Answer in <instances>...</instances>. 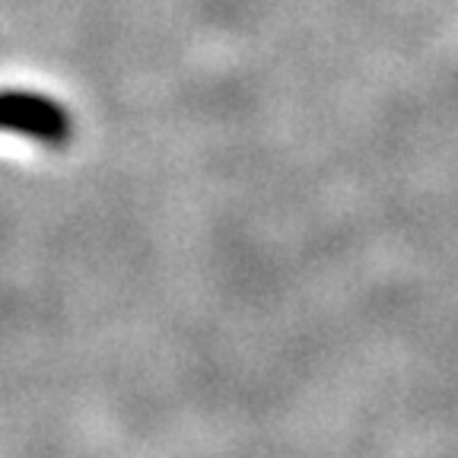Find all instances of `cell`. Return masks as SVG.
I'll return each instance as SVG.
<instances>
[{"mask_svg": "<svg viewBox=\"0 0 458 458\" xmlns=\"http://www.w3.org/2000/svg\"><path fill=\"white\" fill-rule=\"evenodd\" d=\"M0 131L38 143H61L71 137V114L57 99L29 89L0 93Z\"/></svg>", "mask_w": 458, "mask_h": 458, "instance_id": "1", "label": "cell"}]
</instances>
